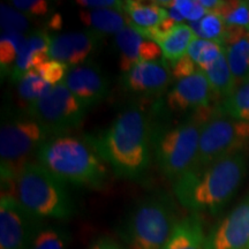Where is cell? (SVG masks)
<instances>
[{
	"label": "cell",
	"instance_id": "cell-36",
	"mask_svg": "<svg viewBox=\"0 0 249 249\" xmlns=\"http://www.w3.org/2000/svg\"><path fill=\"white\" fill-rule=\"evenodd\" d=\"M197 5L196 0H171V7L177 8L185 20L188 21Z\"/></svg>",
	"mask_w": 249,
	"mask_h": 249
},
{
	"label": "cell",
	"instance_id": "cell-12",
	"mask_svg": "<svg viewBox=\"0 0 249 249\" xmlns=\"http://www.w3.org/2000/svg\"><path fill=\"white\" fill-rule=\"evenodd\" d=\"M103 36L93 31H74L52 35L49 46V58L75 67L86 64L97 51Z\"/></svg>",
	"mask_w": 249,
	"mask_h": 249
},
{
	"label": "cell",
	"instance_id": "cell-22",
	"mask_svg": "<svg viewBox=\"0 0 249 249\" xmlns=\"http://www.w3.org/2000/svg\"><path fill=\"white\" fill-rule=\"evenodd\" d=\"M124 13L128 18L129 26L139 30L157 27L165 18H169V12L156 1L145 2L140 0H128L124 1Z\"/></svg>",
	"mask_w": 249,
	"mask_h": 249
},
{
	"label": "cell",
	"instance_id": "cell-5",
	"mask_svg": "<svg viewBox=\"0 0 249 249\" xmlns=\"http://www.w3.org/2000/svg\"><path fill=\"white\" fill-rule=\"evenodd\" d=\"M59 180L39 163H29L17 182V198L34 216L67 220L75 213V204Z\"/></svg>",
	"mask_w": 249,
	"mask_h": 249
},
{
	"label": "cell",
	"instance_id": "cell-37",
	"mask_svg": "<svg viewBox=\"0 0 249 249\" xmlns=\"http://www.w3.org/2000/svg\"><path fill=\"white\" fill-rule=\"evenodd\" d=\"M90 249H124L110 238H102L93 242Z\"/></svg>",
	"mask_w": 249,
	"mask_h": 249
},
{
	"label": "cell",
	"instance_id": "cell-8",
	"mask_svg": "<svg viewBox=\"0 0 249 249\" xmlns=\"http://www.w3.org/2000/svg\"><path fill=\"white\" fill-rule=\"evenodd\" d=\"M248 143L249 123L226 116L216 107L201 130L197 158L191 171L202 170L226 156L244 151Z\"/></svg>",
	"mask_w": 249,
	"mask_h": 249
},
{
	"label": "cell",
	"instance_id": "cell-18",
	"mask_svg": "<svg viewBox=\"0 0 249 249\" xmlns=\"http://www.w3.org/2000/svg\"><path fill=\"white\" fill-rule=\"evenodd\" d=\"M52 35L46 30H34L27 35L23 49L15 61L11 71V80L18 82L24 74L35 71L39 65L49 59V46Z\"/></svg>",
	"mask_w": 249,
	"mask_h": 249
},
{
	"label": "cell",
	"instance_id": "cell-27",
	"mask_svg": "<svg viewBox=\"0 0 249 249\" xmlns=\"http://www.w3.org/2000/svg\"><path fill=\"white\" fill-rule=\"evenodd\" d=\"M18 83V96L26 103V107L33 102L42 98L52 88V86L46 83L36 71H28Z\"/></svg>",
	"mask_w": 249,
	"mask_h": 249
},
{
	"label": "cell",
	"instance_id": "cell-13",
	"mask_svg": "<svg viewBox=\"0 0 249 249\" xmlns=\"http://www.w3.org/2000/svg\"><path fill=\"white\" fill-rule=\"evenodd\" d=\"M213 96L204 71L201 70L193 75L176 82L165 97V107L174 113L196 112L210 107Z\"/></svg>",
	"mask_w": 249,
	"mask_h": 249
},
{
	"label": "cell",
	"instance_id": "cell-2",
	"mask_svg": "<svg viewBox=\"0 0 249 249\" xmlns=\"http://www.w3.org/2000/svg\"><path fill=\"white\" fill-rule=\"evenodd\" d=\"M247 172L245 151L226 156L174 182V194L193 213H217L233 197Z\"/></svg>",
	"mask_w": 249,
	"mask_h": 249
},
{
	"label": "cell",
	"instance_id": "cell-1",
	"mask_svg": "<svg viewBox=\"0 0 249 249\" xmlns=\"http://www.w3.org/2000/svg\"><path fill=\"white\" fill-rule=\"evenodd\" d=\"M152 139L150 119L136 105L121 111L107 128L85 136L117 177L132 180L147 173L151 161Z\"/></svg>",
	"mask_w": 249,
	"mask_h": 249
},
{
	"label": "cell",
	"instance_id": "cell-38",
	"mask_svg": "<svg viewBox=\"0 0 249 249\" xmlns=\"http://www.w3.org/2000/svg\"><path fill=\"white\" fill-rule=\"evenodd\" d=\"M224 0H200L201 5L207 9L208 12H216L223 4Z\"/></svg>",
	"mask_w": 249,
	"mask_h": 249
},
{
	"label": "cell",
	"instance_id": "cell-14",
	"mask_svg": "<svg viewBox=\"0 0 249 249\" xmlns=\"http://www.w3.org/2000/svg\"><path fill=\"white\" fill-rule=\"evenodd\" d=\"M62 83L87 107L102 103L110 92L107 76L92 61L70 68Z\"/></svg>",
	"mask_w": 249,
	"mask_h": 249
},
{
	"label": "cell",
	"instance_id": "cell-23",
	"mask_svg": "<svg viewBox=\"0 0 249 249\" xmlns=\"http://www.w3.org/2000/svg\"><path fill=\"white\" fill-rule=\"evenodd\" d=\"M204 74L209 81L213 95L222 97L223 101L229 98L236 89L234 77L232 75L229 62H227L225 50L217 59V61L204 71Z\"/></svg>",
	"mask_w": 249,
	"mask_h": 249
},
{
	"label": "cell",
	"instance_id": "cell-21",
	"mask_svg": "<svg viewBox=\"0 0 249 249\" xmlns=\"http://www.w3.org/2000/svg\"><path fill=\"white\" fill-rule=\"evenodd\" d=\"M197 37L189 24L180 23L177 24L173 29L160 35L155 43H157L163 52L164 60L171 66L176 64L179 59L185 57L189 45Z\"/></svg>",
	"mask_w": 249,
	"mask_h": 249
},
{
	"label": "cell",
	"instance_id": "cell-40",
	"mask_svg": "<svg viewBox=\"0 0 249 249\" xmlns=\"http://www.w3.org/2000/svg\"><path fill=\"white\" fill-rule=\"evenodd\" d=\"M167 12H169V17L172 18V20L176 21L177 23H178V24L183 23L185 18H183L181 13H180L178 9L174 8V7H170L169 9H167Z\"/></svg>",
	"mask_w": 249,
	"mask_h": 249
},
{
	"label": "cell",
	"instance_id": "cell-30",
	"mask_svg": "<svg viewBox=\"0 0 249 249\" xmlns=\"http://www.w3.org/2000/svg\"><path fill=\"white\" fill-rule=\"evenodd\" d=\"M200 30L201 39L211 40L223 45L226 37L227 26L219 15L213 12H208V14L200 21Z\"/></svg>",
	"mask_w": 249,
	"mask_h": 249
},
{
	"label": "cell",
	"instance_id": "cell-20",
	"mask_svg": "<svg viewBox=\"0 0 249 249\" xmlns=\"http://www.w3.org/2000/svg\"><path fill=\"white\" fill-rule=\"evenodd\" d=\"M79 18L87 30L98 35H110L120 33L128 26V18L121 9L114 8H86L80 11Z\"/></svg>",
	"mask_w": 249,
	"mask_h": 249
},
{
	"label": "cell",
	"instance_id": "cell-31",
	"mask_svg": "<svg viewBox=\"0 0 249 249\" xmlns=\"http://www.w3.org/2000/svg\"><path fill=\"white\" fill-rule=\"evenodd\" d=\"M0 13H1V29L4 31H17V33L24 34L29 29V20L13 6L1 5L0 7Z\"/></svg>",
	"mask_w": 249,
	"mask_h": 249
},
{
	"label": "cell",
	"instance_id": "cell-3",
	"mask_svg": "<svg viewBox=\"0 0 249 249\" xmlns=\"http://www.w3.org/2000/svg\"><path fill=\"white\" fill-rule=\"evenodd\" d=\"M36 157L40 165L65 183L98 189L108 180L107 164L86 140L76 136H52Z\"/></svg>",
	"mask_w": 249,
	"mask_h": 249
},
{
	"label": "cell",
	"instance_id": "cell-4",
	"mask_svg": "<svg viewBox=\"0 0 249 249\" xmlns=\"http://www.w3.org/2000/svg\"><path fill=\"white\" fill-rule=\"evenodd\" d=\"M214 108L196 112L181 123L154 132L152 149L160 172L178 181L194 166L198 154L201 130L210 119Z\"/></svg>",
	"mask_w": 249,
	"mask_h": 249
},
{
	"label": "cell",
	"instance_id": "cell-28",
	"mask_svg": "<svg viewBox=\"0 0 249 249\" xmlns=\"http://www.w3.org/2000/svg\"><path fill=\"white\" fill-rule=\"evenodd\" d=\"M213 13L219 15L227 27H238L249 30V1H223L222 6Z\"/></svg>",
	"mask_w": 249,
	"mask_h": 249
},
{
	"label": "cell",
	"instance_id": "cell-35",
	"mask_svg": "<svg viewBox=\"0 0 249 249\" xmlns=\"http://www.w3.org/2000/svg\"><path fill=\"white\" fill-rule=\"evenodd\" d=\"M75 4L85 8H114L124 11V1H119V0H76Z\"/></svg>",
	"mask_w": 249,
	"mask_h": 249
},
{
	"label": "cell",
	"instance_id": "cell-29",
	"mask_svg": "<svg viewBox=\"0 0 249 249\" xmlns=\"http://www.w3.org/2000/svg\"><path fill=\"white\" fill-rule=\"evenodd\" d=\"M67 234L60 227L42 226L31 241L30 249H66Z\"/></svg>",
	"mask_w": 249,
	"mask_h": 249
},
{
	"label": "cell",
	"instance_id": "cell-15",
	"mask_svg": "<svg viewBox=\"0 0 249 249\" xmlns=\"http://www.w3.org/2000/svg\"><path fill=\"white\" fill-rule=\"evenodd\" d=\"M209 249H249V195L208 236Z\"/></svg>",
	"mask_w": 249,
	"mask_h": 249
},
{
	"label": "cell",
	"instance_id": "cell-6",
	"mask_svg": "<svg viewBox=\"0 0 249 249\" xmlns=\"http://www.w3.org/2000/svg\"><path fill=\"white\" fill-rule=\"evenodd\" d=\"M177 223L172 202L152 196L134 207L121 226L120 235L127 249H161Z\"/></svg>",
	"mask_w": 249,
	"mask_h": 249
},
{
	"label": "cell",
	"instance_id": "cell-19",
	"mask_svg": "<svg viewBox=\"0 0 249 249\" xmlns=\"http://www.w3.org/2000/svg\"><path fill=\"white\" fill-rule=\"evenodd\" d=\"M161 249H209L208 236L198 214L192 213L179 220Z\"/></svg>",
	"mask_w": 249,
	"mask_h": 249
},
{
	"label": "cell",
	"instance_id": "cell-26",
	"mask_svg": "<svg viewBox=\"0 0 249 249\" xmlns=\"http://www.w3.org/2000/svg\"><path fill=\"white\" fill-rule=\"evenodd\" d=\"M224 48L211 40L196 38L189 45L187 54L202 71H205L223 53Z\"/></svg>",
	"mask_w": 249,
	"mask_h": 249
},
{
	"label": "cell",
	"instance_id": "cell-33",
	"mask_svg": "<svg viewBox=\"0 0 249 249\" xmlns=\"http://www.w3.org/2000/svg\"><path fill=\"white\" fill-rule=\"evenodd\" d=\"M12 6L26 17H44L50 11V2L45 0H14Z\"/></svg>",
	"mask_w": 249,
	"mask_h": 249
},
{
	"label": "cell",
	"instance_id": "cell-16",
	"mask_svg": "<svg viewBox=\"0 0 249 249\" xmlns=\"http://www.w3.org/2000/svg\"><path fill=\"white\" fill-rule=\"evenodd\" d=\"M116 46L119 51V68L123 74L141 61L163 59V52L157 43L144 38L129 24L116 35Z\"/></svg>",
	"mask_w": 249,
	"mask_h": 249
},
{
	"label": "cell",
	"instance_id": "cell-7",
	"mask_svg": "<svg viewBox=\"0 0 249 249\" xmlns=\"http://www.w3.org/2000/svg\"><path fill=\"white\" fill-rule=\"evenodd\" d=\"M50 138L51 134L29 116L2 123L0 129L1 186H17L21 172Z\"/></svg>",
	"mask_w": 249,
	"mask_h": 249
},
{
	"label": "cell",
	"instance_id": "cell-17",
	"mask_svg": "<svg viewBox=\"0 0 249 249\" xmlns=\"http://www.w3.org/2000/svg\"><path fill=\"white\" fill-rule=\"evenodd\" d=\"M222 46L225 50L227 62L238 88L249 79V30L227 27Z\"/></svg>",
	"mask_w": 249,
	"mask_h": 249
},
{
	"label": "cell",
	"instance_id": "cell-32",
	"mask_svg": "<svg viewBox=\"0 0 249 249\" xmlns=\"http://www.w3.org/2000/svg\"><path fill=\"white\" fill-rule=\"evenodd\" d=\"M35 71L42 76V79L46 83L54 87L64 81L65 76H66L70 70H68V65L49 58L42 65H39Z\"/></svg>",
	"mask_w": 249,
	"mask_h": 249
},
{
	"label": "cell",
	"instance_id": "cell-34",
	"mask_svg": "<svg viewBox=\"0 0 249 249\" xmlns=\"http://www.w3.org/2000/svg\"><path fill=\"white\" fill-rule=\"evenodd\" d=\"M170 70L171 74H172V79L178 82V81L185 79V77L195 74L196 71H200V68L196 66V64L188 57V54H186L185 57L179 59L176 64L171 65Z\"/></svg>",
	"mask_w": 249,
	"mask_h": 249
},
{
	"label": "cell",
	"instance_id": "cell-24",
	"mask_svg": "<svg viewBox=\"0 0 249 249\" xmlns=\"http://www.w3.org/2000/svg\"><path fill=\"white\" fill-rule=\"evenodd\" d=\"M27 35L17 31H4L0 38V66L1 74L11 75L12 68L23 49Z\"/></svg>",
	"mask_w": 249,
	"mask_h": 249
},
{
	"label": "cell",
	"instance_id": "cell-39",
	"mask_svg": "<svg viewBox=\"0 0 249 249\" xmlns=\"http://www.w3.org/2000/svg\"><path fill=\"white\" fill-rule=\"evenodd\" d=\"M49 29L53 30V31H59L62 27V18L60 14L55 13L52 15V18L49 20V24H48Z\"/></svg>",
	"mask_w": 249,
	"mask_h": 249
},
{
	"label": "cell",
	"instance_id": "cell-25",
	"mask_svg": "<svg viewBox=\"0 0 249 249\" xmlns=\"http://www.w3.org/2000/svg\"><path fill=\"white\" fill-rule=\"evenodd\" d=\"M217 108L226 116L249 123V79L239 86L229 98L217 105Z\"/></svg>",
	"mask_w": 249,
	"mask_h": 249
},
{
	"label": "cell",
	"instance_id": "cell-11",
	"mask_svg": "<svg viewBox=\"0 0 249 249\" xmlns=\"http://www.w3.org/2000/svg\"><path fill=\"white\" fill-rule=\"evenodd\" d=\"M170 65L164 59L141 61L121 76L123 88L143 97L160 96L166 91L172 81Z\"/></svg>",
	"mask_w": 249,
	"mask_h": 249
},
{
	"label": "cell",
	"instance_id": "cell-10",
	"mask_svg": "<svg viewBox=\"0 0 249 249\" xmlns=\"http://www.w3.org/2000/svg\"><path fill=\"white\" fill-rule=\"evenodd\" d=\"M42 219L30 213L13 196L0 198V249H28Z\"/></svg>",
	"mask_w": 249,
	"mask_h": 249
},
{
	"label": "cell",
	"instance_id": "cell-9",
	"mask_svg": "<svg viewBox=\"0 0 249 249\" xmlns=\"http://www.w3.org/2000/svg\"><path fill=\"white\" fill-rule=\"evenodd\" d=\"M88 107L64 83L52 87L42 98L27 107V114L42 124L52 136L77 128L85 120Z\"/></svg>",
	"mask_w": 249,
	"mask_h": 249
}]
</instances>
